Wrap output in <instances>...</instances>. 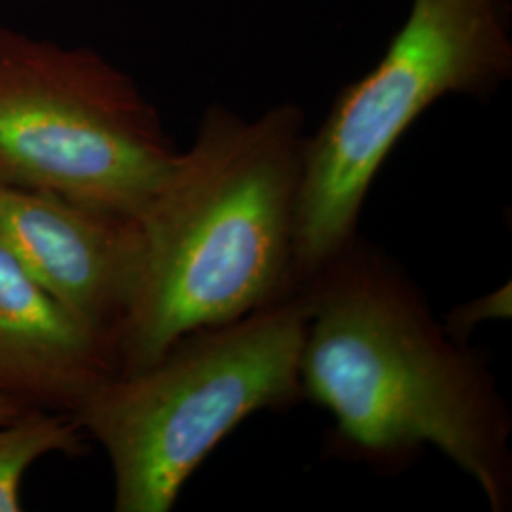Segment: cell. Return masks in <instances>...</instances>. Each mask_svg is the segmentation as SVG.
Masks as SVG:
<instances>
[{"label": "cell", "instance_id": "4", "mask_svg": "<svg viewBox=\"0 0 512 512\" xmlns=\"http://www.w3.org/2000/svg\"><path fill=\"white\" fill-rule=\"evenodd\" d=\"M512 76L507 0H412L380 61L306 137L294 222L304 285L353 239L370 186L421 114L446 95L490 97Z\"/></svg>", "mask_w": 512, "mask_h": 512}, {"label": "cell", "instance_id": "9", "mask_svg": "<svg viewBox=\"0 0 512 512\" xmlns=\"http://www.w3.org/2000/svg\"><path fill=\"white\" fill-rule=\"evenodd\" d=\"M512 315L511 281L497 287L492 293L473 298L446 315L442 325L461 342H469L480 325L488 321H509Z\"/></svg>", "mask_w": 512, "mask_h": 512}, {"label": "cell", "instance_id": "10", "mask_svg": "<svg viewBox=\"0 0 512 512\" xmlns=\"http://www.w3.org/2000/svg\"><path fill=\"white\" fill-rule=\"evenodd\" d=\"M27 410H31V406L0 395V425L16 420L21 414H25Z\"/></svg>", "mask_w": 512, "mask_h": 512}, {"label": "cell", "instance_id": "6", "mask_svg": "<svg viewBox=\"0 0 512 512\" xmlns=\"http://www.w3.org/2000/svg\"><path fill=\"white\" fill-rule=\"evenodd\" d=\"M0 247L44 291L116 344L141 264L135 217L0 184Z\"/></svg>", "mask_w": 512, "mask_h": 512}, {"label": "cell", "instance_id": "5", "mask_svg": "<svg viewBox=\"0 0 512 512\" xmlns=\"http://www.w3.org/2000/svg\"><path fill=\"white\" fill-rule=\"evenodd\" d=\"M177 154L109 59L0 27V184L137 219Z\"/></svg>", "mask_w": 512, "mask_h": 512}, {"label": "cell", "instance_id": "3", "mask_svg": "<svg viewBox=\"0 0 512 512\" xmlns=\"http://www.w3.org/2000/svg\"><path fill=\"white\" fill-rule=\"evenodd\" d=\"M300 289L234 321L184 334L150 365L116 374L74 418L109 456L114 511L169 512L241 421L304 399Z\"/></svg>", "mask_w": 512, "mask_h": 512}, {"label": "cell", "instance_id": "7", "mask_svg": "<svg viewBox=\"0 0 512 512\" xmlns=\"http://www.w3.org/2000/svg\"><path fill=\"white\" fill-rule=\"evenodd\" d=\"M116 374L114 340L67 310L0 247V395L74 416Z\"/></svg>", "mask_w": 512, "mask_h": 512}, {"label": "cell", "instance_id": "8", "mask_svg": "<svg viewBox=\"0 0 512 512\" xmlns=\"http://www.w3.org/2000/svg\"><path fill=\"white\" fill-rule=\"evenodd\" d=\"M84 429L73 414L31 408L0 425V512H19L21 480L48 454H82Z\"/></svg>", "mask_w": 512, "mask_h": 512}, {"label": "cell", "instance_id": "1", "mask_svg": "<svg viewBox=\"0 0 512 512\" xmlns=\"http://www.w3.org/2000/svg\"><path fill=\"white\" fill-rule=\"evenodd\" d=\"M298 289L302 393L332 416L336 454L399 471L433 446L492 511H511V408L403 266L357 236Z\"/></svg>", "mask_w": 512, "mask_h": 512}, {"label": "cell", "instance_id": "2", "mask_svg": "<svg viewBox=\"0 0 512 512\" xmlns=\"http://www.w3.org/2000/svg\"><path fill=\"white\" fill-rule=\"evenodd\" d=\"M304 112L281 103L256 118L203 112L137 215L141 264L118 332V374L154 363L194 330L249 315L293 294L294 222Z\"/></svg>", "mask_w": 512, "mask_h": 512}]
</instances>
